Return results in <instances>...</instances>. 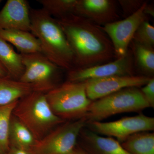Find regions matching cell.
<instances>
[{
    "instance_id": "1",
    "label": "cell",
    "mask_w": 154,
    "mask_h": 154,
    "mask_svg": "<svg viewBox=\"0 0 154 154\" xmlns=\"http://www.w3.org/2000/svg\"><path fill=\"white\" fill-rule=\"evenodd\" d=\"M57 20L73 54V69L107 63L116 58L111 42L100 26L74 14Z\"/></svg>"
},
{
    "instance_id": "2",
    "label": "cell",
    "mask_w": 154,
    "mask_h": 154,
    "mask_svg": "<svg viewBox=\"0 0 154 154\" xmlns=\"http://www.w3.org/2000/svg\"><path fill=\"white\" fill-rule=\"evenodd\" d=\"M30 32L38 38L41 53L62 69L74 68V57L59 23L44 10L30 9Z\"/></svg>"
},
{
    "instance_id": "3",
    "label": "cell",
    "mask_w": 154,
    "mask_h": 154,
    "mask_svg": "<svg viewBox=\"0 0 154 154\" xmlns=\"http://www.w3.org/2000/svg\"><path fill=\"white\" fill-rule=\"evenodd\" d=\"M13 115L31 131L37 141L66 121L53 112L45 94L35 91L18 101Z\"/></svg>"
},
{
    "instance_id": "4",
    "label": "cell",
    "mask_w": 154,
    "mask_h": 154,
    "mask_svg": "<svg viewBox=\"0 0 154 154\" xmlns=\"http://www.w3.org/2000/svg\"><path fill=\"white\" fill-rule=\"evenodd\" d=\"M45 95L53 112L65 121L85 117L92 102L87 96L85 82L67 81Z\"/></svg>"
},
{
    "instance_id": "5",
    "label": "cell",
    "mask_w": 154,
    "mask_h": 154,
    "mask_svg": "<svg viewBox=\"0 0 154 154\" xmlns=\"http://www.w3.org/2000/svg\"><path fill=\"white\" fill-rule=\"evenodd\" d=\"M150 107L138 88L122 90L92 101L86 116L87 122H100L119 113L137 112Z\"/></svg>"
},
{
    "instance_id": "6",
    "label": "cell",
    "mask_w": 154,
    "mask_h": 154,
    "mask_svg": "<svg viewBox=\"0 0 154 154\" xmlns=\"http://www.w3.org/2000/svg\"><path fill=\"white\" fill-rule=\"evenodd\" d=\"M25 71L20 80L45 94L58 86L62 69L41 52L21 54Z\"/></svg>"
},
{
    "instance_id": "7",
    "label": "cell",
    "mask_w": 154,
    "mask_h": 154,
    "mask_svg": "<svg viewBox=\"0 0 154 154\" xmlns=\"http://www.w3.org/2000/svg\"><path fill=\"white\" fill-rule=\"evenodd\" d=\"M87 122L86 117H84L60 125L37 141L30 153L70 154L76 146L79 135Z\"/></svg>"
},
{
    "instance_id": "8",
    "label": "cell",
    "mask_w": 154,
    "mask_h": 154,
    "mask_svg": "<svg viewBox=\"0 0 154 154\" xmlns=\"http://www.w3.org/2000/svg\"><path fill=\"white\" fill-rule=\"evenodd\" d=\"M86 127L98 134L115 137L120 143L130 136L140 131H151L154 130V118L143 113L128 116L109 122H90Z\"/></svg>"
},
{
    "instance_id": "9",
    "label": "cell",
    "mask_w": 154,
    "mask_h": 154,
    "mask_svg": "<svg viewBox=\"0 0 154 154\" xmlns=\"http://www.w3.org/2000/svg\"><path fill=\"white\" fill-rule=\"evenodd\" d=\"M147 3L145 1L136 12L123 20L106 24L103 27L100 26L111 42L116 58L126 53L139 26L146 20L144 9Z\"/></svg>"
},
{
    "instance_id": "10",
    "label": "cell",
    "mask_w": 154,
    "mask_h": 154,
    "mask_svg": "<svg viewBox=\"0 0 154 154\" xmlns=\"http://www.w3.org/2000/svg\"><path fill=\"white\" fill-rule=\"evenodd\" d=\"M132 75H134V60L131 51L128 50L123 56L107 63L84 68L72 69L68 73L67 81L82 82L91 79Z\"/></svg>"
},
{
    "instance_id": "11",
    "label": "cell",
    "mask_w": 154,
    "mask_h": 154,
    "mask_svg": "<svg viewBox=\"0 0 154 154\" xmlns=\"http://www.w3.org/2000/svg\"><path fill=\"white\" fill-rule=\"evenodd\" d=\"M151 78L144 75L114 76L91 79L84 82L87 96L94 101L124 88L143 87Z\"/></svg>"
},
{
    "instance_id": "12",
    "label": "cell",
    "mask_w": 154,
    "mask_h": 154,
    "mask_svg": "<svg viewBox=\"0 0 154 154\" xmlns=\"http://www.w3.org/2000/svg\"><path fill=\"white\" fill-rule=\"evenodd\" d=\"M74 14L97 25L118 21L116 2L113 0H78Z\"/></svg>"
},
{
    "instance_id": "13",
    "label": "cell",
    "mask_w": 154,
    "mask_h": 154,
    "mask_svg": "<svg viewBox=\"0 0 154 154\" xmlns=\"http://www.w3.org/2000/svg\"><path fill=\"white\" fill-rule=\"evenodd\" d=\"M30 9L26 0H8L0 11V30L30 32Z\"/></svg>"
},
{
    "instance_id": "14",
    "label": "cell",
    "mask_w": 154,
    "mask_h": 154,
    "mask_svg": "<svg viewBox=\"0 0 154 154\" xmlns=\"http://www.w3.org/2000/svg\"><path fill=\"white\" fill-rule=\"evenodd\" d=\"M78 140L88 154H131L115 139L100 136L86 127L81 130Z\"/></svg>"
},
{
    "instance_id": "15",
    "label": "cell",
    "mask_w": 154,
    "mask_h": 154,
    "mask_svg": "<svg viewBox=\"0 0 154 154\" xmlns=\"http://www.w3.org/2000/svg\"><path fill=\"white\" fill-rule=\"evenodd\" d=\"M0 38L14 45L20 54L41 52L39 40L29 31L0 30Z\"/></svg>"
},
{
    "instance_id": "16",
    "label": "cell",
    "mask_w": 154,
    "mask_h": 154,
    "mask_svg": "<svg viewBox=\"0 0 154 154\" xmlns=\"http://www.w3.org/2000/svg\"><path fill=\"white\" fill-rule=\"evenodd\" d=\"M33 91L28 84L9 76L0 75V106L19 101Z\"/></svg>"
},
{
    "instance_id": "17",
    "label": "cell",
    "mask_w": 154,
    "mask_h": 154,
    "mask_svg": "<svg viewBox=\"0 0 154 154\" xmlns=\"http://www.w3.org/2000/svg\"><path fill=\"white\" fill-rule=\"evenodd\" d=\"M0 63L9 77L19 80L25 71L21 54L15 51L10 43L0 38Z\"/></svg>"
},
{
    "instance_id": "18",
    "label": "cell",
    "mask_w": 154,
    "mask_h": 154,
    "mask_svg": "<svg viewBox=\"0 0 154 154\" xmlns=\"http://www.w3.org/2000/svg\"><path fill=\"white\" fill-rule=\"evenodd\" d=\"M37 141L31 131L13 115L9 130L10 146L30 152Z\"/></svg>"
},
{
    "instance_id": "19",
    "label": "cell",
    "mask_w": 154,
    "mask_h": 154,
    "mask_svg": "<svg viewBox=\"0 0 154 154\" xmlns=\"http://www.w3.org/2000/svg\"><path fill=\"white\" fill-rule=\"evenodd\" d=\"M121 144L131 154H154V133H136L130 136Z\"/></svg>"
},
{
    "instance_id": "20",
    "label": "cell",
    "mask_w": 154,
    "mask_h": 154,
    "mask_svg": "<svg viewBox=\"0 0 154 154\" xmlns=\"http://www.w3.org/2000/svg\"><path fill=\"white\" fill-rule=\"evenodd\" d=\"M134 62L144 75L153 77L154 50L153 48L142 45L131 41L130 44Z\"/></svg>"
},
{
    "instance_id": "21",
    "label": "cell",
    "mask_w": 154,
    "mask_h": 154,
    "mask_svg": "<svg viewBox=\"0 0 154 154\" xmlns=\"http://www.w3.org/2000/svg\"><path fill=\"white\" fill-rule=\"evenodd\" d=\"M42 8L54 19L74 14L78 0H38Z\"/></svg>"
},
{
    "instance_id": "22",
    "label": "cell",
    "mask_w": 154,
    "mask_h": 154,
    "mask_svg": "<svg viewBox=\"0 0 154 154\" xmlns=\"http://www.w3.org/2000/svg\"><path fill=\"white\" fill-rule=\"evenodd\" d=\"M0 106V154L8 153L10 148L9 130L13 111L18 101Z\"/></svg>"
},
{
    "instance_id": "23",
    "label": "cell",
    "mask_w": 154,
    "mask_h": 154,
    "mask_svg": "<svg viewBox=\"0 0 154 154\" xmlns=\"http://www.w3.org/2000/svg\"><path fill=\"white\" fill-rule=\"evenodd\" d=\"M133 41L149 47H154V27L146 20L139 26L136 31Z\"/></svg>"
},
{
    "instance_id": "24",
    "label": "cell",
    "mask_w": 154,
    "mask_h": 154,
    "mask_svg": "<svg viewBox=\"0 0 154 154\" xmlns=\"http://www.w3.org/2000/svg\"><path fill=\"white\" fill-rule=\"evenodd\" d=\"M145 1L142 0H119L123 15L126 18L132 15L139 10Z\"/></svg>"
},
{
    "instance_id": "25",
    "label": "cell",
    "mask_w": 154,
    "mask_h": 154,
    "mask_svg": "<svg viewBox=\"0 0 154 154\" xmlns=\"http://www.w3.org/2000/svg\"><path fill=\"white\" fill-rule=\"evenodd\" d=\"M142 94L150 107H154V78L152 77L147 84L140 89Z\"/></svg>"
},
{
    "instance_id": "26",
    "label": "cell",
    "mask_w": 154,
    "mask_h": 154,
    "mask_svg": "<svg viewBox=\"0 0 154 154\" xmlns=\"http://www.w3.org/2000/svg\"><path fill=\"white\" fill-rule=\"evenodd\" d=\"M7 154H31L30 152L25 150L22 149L15 147L10 146V149Z\"/></svg>"
},
{
    "instance_id": "27",
    "label": "cell",
    "mask_w": 154,
    "mask_h": 154,
    "mask_svg": "<svg viewBox=\"0 0 154 154\" xmlns=\"http://www.w3.org/2000/svg\"><path fill=\"white\" fill-rule=\"evenodd\" d=\"M144 13L146 16H150L153 17L154 16V9L153 6L149 5L148 3L144 9Z\"/></svg>"
},
{
    "instance_id": "28",
    "label": "cell",
    "mask_w": 154,
    "mask_h": 154,
    "mask_svg": "<svg viewBox=\"0 0 154 154\" xmlns=\"http://www.w3.org/2000/svg\"><path fill=\"white\" fill-rule=\"evenodd\" d=\"M70 154H88L82 148L76 146L74 150Z\"/></svg>"
},
{
    "instance_id": "29",
    "label": "cell",
    "mask_w": 154,
    "mask_h": 154,
    "mask_svg": "<svg viewBox=\"0 0 154 154\" xmlns=\"http://www.w3.org/2000/svg\"><path fill=\"white\" fill-rule=\"evenodd\" d=\"M0 75L9 76L8 72L1 63H0Z\"/></svg>"
},
{
    "instance_id": "30",
    "label": "cell",
    "mask_w": 154,
    "mask_h": 154,
    "mask_svg": "<svg viewBox=\"0 0 154 154\" xmlns=\"http://www.w3.org/2000/svg\"><path fill=\"white\" fill-rule=\"evenodd\" d=\"M2 0H0V4H1V3H2Z\"/></svg>"
},
{
    "instance_id": "31",
    "label": "cell",
    "mask_w": 154,
    "mask_h": 154,
    "mask_svg": "<svg viewBox=\"0 0 154 154\" xmlns=\"http://www.w3.org/2000/svg\"></svg>"
}]
</instances>
